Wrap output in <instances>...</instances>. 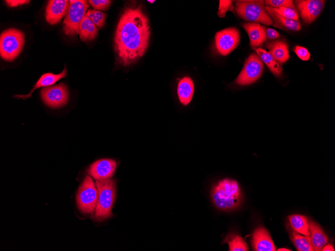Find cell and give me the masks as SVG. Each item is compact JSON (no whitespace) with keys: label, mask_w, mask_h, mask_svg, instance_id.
<instances>
[{"label":"cell","mask_w":335,"mask_h":251,"mask_svg":"<svg viewBox=\"0 0 335 251\" xmlns=\"http://www.w3.org/2000/svg\"><path fill=\"white\" fill-rule=\"evenodd\" d=\"M150 34L148 20L141 6L126 7L119 20L114 39L118 63L128 66L142 57L148 47Z\"/></svg>","instance_id":"6da1fadb"},{"label":"cell","mask_w":335,"mask_h":251,"mask_svg":"<svg viewBox=\"0 0 335 251\" xmlns=\"http://www.w3.org/2000/svg\"><path fill=\"white\" fill-rule=\"evenodd\" d=\"M211 196L215 206L218 209L225 211L237 208L242 201V193L238 182L229 178L219 181L213 187Z\"/></svg>","instance_id":"7a4b0ae2"},{"label":"cell","mask_w":335,"mask_h":251,"mask_svg":"<svg viewBox=\"0 0 335 251\" xmlns=\"http://www.w3.org/2000/svg\"><path fill=\"white\" fill-rule=\"evenodd\" d=\"M95 183L98 197L93 218L97 221H102L112 215L111 209L115 196V182L110 178L96 180Z\"/></svg>","instance_id":"3957f363"},{"label":"cell","mask_w":335,"mask_h":251,"mask_svg":"<svg viewBox=\"0 0 335 251\" xmlns=\"http://www.w3.org/2000/svg\"><path fill=\"white\" fill-rule=\"evenodd\" d=\"M24 44L25 34L22 31L15 28L4 31L0 37L1 57L6 61H14L22 52Z\"/></svg>","instance_id":"277c9868"},{"label":"cell","mask_w":335,"mask_h":251,"mask_svg":"<svg viewBox=\"0 0 335 251\" xmlns=\"http://www.w3.org/2000/svg\"><path fill=\"white\" fill-rule=\"evenodd\" d=\"M264 1H237L235 10L246 21L273 25L274 22L265 9Z\"/></svg>","instance_id":"5b68a950"},{"label":"cell","mask_w":335,"mask_h":251,"mask_svg":"<svg viewBox=\"0 0 335 251\" xmlns=\"http://www.w3.org/2000/svg\"><path fill=\"white\" fill-rule=\"evenodd\" d=\"M68 12L63 22V31L70 36L79 34V26L86 14L88 8L87 1L85 0H71Z\"/></svg>","instance_id":"8992f818"},{"label":"cell","mask_w":335,"mask_h":251,"mask_svg":"<svg viewBox=\"0 0 335 251\" xmlns=\"http://www.w3.org/2000/svg\"><path fill=\"white\" fill-rule=\"evenodd\" d=\"M98 192L91 177L86 176L78 188L76 201L78 209L83 213H92L98 200Z\"/></svg>","instance_id":"52a82bcc"},{"label":"cell","mask_w":335,"mask_h":251,"mask_svg":"<svg viewBox=\"0 0 335 251\" xmlns=\"http://www.w3.org/2000/svg\"><path fill=\"white\" fill-rule=\"evenodd\" d=\"M263 69V62L258 55L252 53L247 59L243 68L235 80L239 85L251 84L261 76Z\"/></svg>","instance_id":"ba28073f"},{"label":"cell","mask_w":335,"mask_h":251,"mask_svg":"<svg viewBox=\"0 0 335 251\" xmlns=\"http://www.w3.org/2000/svg\"><path fill=\"white\" fill-rule=\"evenodd\" d=\"M239 41L240 34L238 29L229 28L216 34L215 47L220 54L226 56L236 49Z\"/></svg>","instance_id":"9c48e42d"},{"label":"cell","mask_w":335,"mask_h":251,"mask_svg":"<svg viewBox=\"0 0 335 251\" xmlns=\"http://www.w3.org/2000/svg\"><path fill=\"white\" fill-rule=\"evenodd\" d=\"M41 95L44 102L53 108L64 106L69 99L67 88L63 83L43 88Z\"/></svg>","instance_id":"30bf717a"},{"label":"cell","mask_w":335,"mask_h":251,"mask_svg":"<svg viewBox=\"0 0 335 251\" xmlns=\"http://www.w3.org/2000/svg\"><path fill=\"white\" fill-rule=\"evenodd\" d=\"M322 0H298L295 1L303 22L310 24L319 15L325 3Z\"/></svg>","instance_id":"8fae6325"},{"label":"cell","mask_w":335,"mask_h":251,"mask_svg":"<svg viewBox=\"0 0 335 251\" xmlns=\"http://www.w3.org/2000/svg\"><path fill=\"white\" fill-rule=\"evenodd\" d=\"M116 162L111 159H102L93 163L88 169V173L95 179L102 181L110 179L114 174Z\"/></svg>","instance_id":"7c38bea8"},{"label":"cell","mask_w":335,"mask_h":251,"mask_svg":"<svg viewBox=\"0 0 335 251\" xmlns=\"http://www.w3.org/2000/svg\"><path fill=\"white\" fill-rule=\"evenodd\" d=\"M251 243L254 250H276L269 233L262 226H259L254 230L252 234Z\"/></svg>","instance_id":"4fadbf2b"},{"label":"cell","mask_w":335,"mask_h":251,"mask_svg":"<svg viewBox=\"0 0 335 251\" xmlns=\"http://www.w3.org/2000/svg\"><path fill=\"white\" fill-rule=\"evenodd\" d=\"M69 4L67 0L49 1L46 9L47 22L51 25L58 23L68 10Z\"/></svg>","instance_id":"5bb4252c"},{"label":"cell","mask_w":335,"mask_h":251,"mask_svg":"<svg viewBox=\"0 0 335 251\" xmlns=\"http://www.w3.org/2000/svg\"><path fill=\"white\" fill-rule=\"evenodd\" d=\"M250 39L251 46L256 49L266 41L265 27L256 23H248L243 25Z\"/></svg>","instance_id":"9a60e30c"},{"label":"cell","mask_w":335,"mask_h":251,"mask_svg":"<svg viewBox=\"0 0 335 251\" xmlns=\"http://www.w3.org/2000/svg\"><path fill=\"white\" fill-rule=\"evenodd\" d=\"M309 237L314 250H321L328 242L327 237L320 227L311 219L308 220Z\"/></svg>","instance_id":"2e32d148"},{"label":"cell","mask_w":335,"mask_h":251,"mask_svg":"<svg viewBox=\"0 0 335 251\" xmlns=\"http://www.w3.org/2000/svg\"><path fill=\"white\" fill-rule=\"evenodd\" d=\"M265 9L270 18H272L274 22L273 26L282 29L295 31H298L301 29V25L299 22L282 17L277 14L272 7L265 6Z\"/></svg>","instance_id":"e0dca14e"},{"label":"cell","mask_w":335,"mask_h":251,"mask_svg":"<svg viewBox=\"0 0 335 251\" xmlns=\"http://www.w3.org/2000/svg\"><path fill=\"white\" fill-rule=\"evenodd\" d=\"M66 74L67 70L66 67H65L61 73L58 74L50 73L44 74L39 78L29 94L24 95H15V97H16V98H22L23 99H27L31 96L33 92L36 89L40 87H48L53 85L59 80L66 77Z\"/></svg>","instance_id":"ac0fdd59"},{"label":"cell","mask_w":335,"mask_h":251,"mask_svg":"<svg viewBox=\"0 0 335 251\" xmlns=\"http://www.w3.org/2000/svg\"><path fill=\"white\" fill-rule=\"evenodd\" d=\"M194 92V85L191 78L185 77L178 84L177 93L180 102L186 106L192 99Z\"/></svg>","instance_id":"d6986e66"},{"label":"cell","mask_w":335,"mask_h":251,"mask_svg":"<svg viewBox=\"0 0 335 251\" xmlns=\"http://www.w3.org/2000/svg\"><path fill=\"white\" fill-rule=\"evenodd\" d=\"M269 53L278 63L282 64L287 61L289 58L288 47L283 41H275L266 44Z\"/></svg>","instance_id":"ffe728a7"},{"label":"cell","mask_w":335,"mask_h":251,"mask_svg":"<svg viewBox=\"0 0 335 251\" xmlns=\"http://www.w3.org/2000/svg\"><path fill=\"white\" fill-rule=\"evenodd\" d=\"M79 34L80 39L83 42L93 40L98 34L97 26L86 15L80 23Z\"/></svg>","instance_id":"44dd1931"},{"label":"cell","mask_w":335,"mask_h":251,"mask_svg":"<svg viewBox=\"0 0 335 251\" xmlns=\"http://www.w3.org/2000/svg\"><path fill=\"white\" fill-rule=\"evenodd\" d=\"M255 50L261 61L266 64L272 73L276 76H280L282 71L281 64L277 62L269 52L263 49L257 48Z\"/></svg>","instance_id":"7402d4cb"},{"label":"cell","mask_w":335,"mask_h":251,"mask_svg":"<svg viewBox=\"0 0 335 251\" xmlns=\"http://www.w3.org/2000/svg\"><path fill=\"white\" fill-rule=\"evenodd\" d=\"M290 224L293 229L299 234L309 236L308 219L306 216L300 214H293L288 217Z\"/></svg>","instance_id":"603a6c76"},{"label":"cell","mask_w":335,"mask_h":251,"mask_svg":"<svg viewBox=\"0 0 335 251\" xmlns=\"http://www.w3.org/2000/svg\"><path fill=\"white\" fill-rule=\"evenodd\" d=\"M228 243L230 251H247L248 246L244 239L239 234L229 233L225 238L224 243Z\"/></svg>","instance_id":"cb8c5ba5"},{"label":"cell","mask_w":335,"mask_h":251,"mask_svg":"<svg viewBox=\"0 0 335 251\" xmlns=\"http://www.w3.org/2000/svg\"><path fill=\"white\" fill-rule=\"evenodd\" d=\"M290 238L297 250H314L309 236L301 235L298 233L293 232L290 234Z\"/></svg>","instance_id":"d4e9b609"},{"label":"cell","mask_w":335,"mask_h":251,"mask_svg":"<svg viewBox=\"0 0 335 251\" xmlns=\"http://www.w3.org/2000/svg\"><path fill=\"white\" fill-rule=\"evenodd\" d=\"M86 16L99 28H102L105 22V14L98 11L89 9Z\"/></svg>","instance_id":"484cf974"},{"label":"cell","mask_w":335,"mask_h":251,"mask_svg":"<svg viewBox=\"0 0 335 251\" xmlns=\"http://www.w3.org/2000/svg\"><path fill=\"white\" fill-rule=\"evenodd\" d=\"M273 9L277 14L282 17L299 22V15L295 9L287 7Z\"/></svg>","instance_id":"4316f807"},{"label":"cell","mask_w":335,"mask_h":251,"mask_svg":"<svg viewBox=\"0 0 335 251\" xmlns=\"http://www.w3.org/2000/svg\"><path fill=\"white\" fill-rule=\"evenodd\" d=\"M264 4L275 9L287 7L295 9L293 1L291 0H266L264 1Z\"/></svg>","instance_id":"83f0119b"},{"label":"cell","mask_w":335,"mask_h":251,"mask_svg":"<svg viewBox=\"0 0 335 251\" xmlns=\"http://www.w3.org/2000/svg\"><path fill=\"white\" fill-rule=\"evenodd\" d=\"M88 2L94 9L103 11L107 10L111 2L109 0H90Z\"/></svg>","instance_id":"f1b7e54d"},{"label":"cell","mask_w":335,"mask_h":251,"mask_svg":"<svg viewBox=\"0 0 335 251\" xmlns=\"http://www.w3.org/2000/svg\"><path fill=\"white\" fill-rule=\"evenodd\" d=\"M231 1L220 0L217 15L220 18H224L226 12L231 9Z\"/></svg>","instance_id":"f546056e"},{"label":"cell","mask_w":335,"mask_h":251,"mask_svg":"<svg viewBox=\"0 0 335 251\" xmlns=\"http://www.w3.org/2000/svg\"><path fill=\"white\" fill-rule=\"evenodd\" d=\"M293 51L302 60L307 61L309 60L310 57V54L306 48L299 46H296L294 48Z\"/></svg>","instance_id":"4dcf8cb0"},{"label":"cell","mask_w":335,"mask_h":251,"mask_svg":"<svg viewBox=\"0 0 335 251\" xmlns=\"http://www.w3.org/2000/svg\"><path fill=\"white\" fill-rule=\"evenodd\" d=\"M265 33L266 40L268 39H274L277 38L279 36V33L275 30L267 28L265 27Z\"/></svg>","instance_id":"1f68e13d"},{"label":"cell","mask_w":335,"mask_h":251,"mask_svg":"<svg viewBox=\"0 0 335 251\" xmlns=\"http://www.w3.org/2000/svg\"><path fill=\"white\" fill-rule=\"evenodd\" d=\"M8 6L10 7H15L20 5L27 4L30 1L26 0H7L5 1Z\"/></svg>","instance_id":"d6a6232c"},{"label":"cell","mask_w":335,"mask_h":251,"mask_svg":"<svg viewBox=\"0 0 335 251\" xmlns=\"http://www.w3.org/2000/svg\"><path fill=\"white\" fill-rule=\"evenodd\" d=\"M321 250L323 251H334V248L333 247L332 245L330 244H328L327 245H325Z\"/></svg>","instance_id":"836d02e7"},{"label":"cell","mask_w":335,"mask_h":251,"mask_svg":"<svg viewBox=\"0 0 335 251\" xmlns=\"http://www.w3.org/2000/svg\"><path fill=\"white\" fill-rule=\"evenodd\" d=\"M277 250L278 251H290L291 250L285 248H279Z\"/></svg>","instance_id":"e575fe53"},{"label":"cell","mask_w":335,"mask_h":251,"mask_svg":"<svg viewBox=\"0 0 335 251\" xmlns=\"http://www.w3.org/2000/svg\"><path fill=\"white\" fill-rule=\"evenodd\" d=\"M147 2H149V3H154L155 1H149V0H148Z\"/></svg>","instance_id":"d590c367"}]
</instances>
